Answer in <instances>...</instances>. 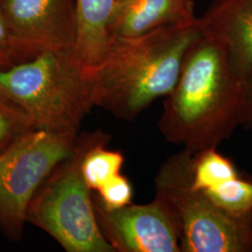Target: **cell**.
Listing matches in <instances>:
<instances>
[{"mask_svg":"<svg viewBox=\"0 0 252 252\" xmlns=\"http://www.w3.org/2000/svg\"><path fill=\"white\" fill-rule=\"evenodd\" d=\"M201 36L195 18L142 36L111 39L105 60L92 73L94 107L133 122L171 93L185 54Z\"/></svg>","mask_w":252,"mask_h":252,"instance_id":"cell-2","label":"cell"},{"mask_svg":"<svg viewBox=\"0 0 252 252\" xmlns=\"http://www.w3.org/2000/svg\"><path fill=\"white\" fill-rule=\"evenodd\" d=\"M196 18L191 0H119L108 22L110 40L132 38Z\"/></svg>","mask_w":252,"mask_h":252,"instance_id":"cell-10","label":"cell"},{"mask_svg":"<svg viewBox=\"0 0 252 252\" xmlns=\"http://www.w3.org/2000/svg\"><path fill=\"white\" fill-rule=\"evenodd\" d=\"M101 207L113 210L132 204L133 187L131 181L121 173L107 181L93 194Z\"/></svg>","mask_w":252,"mask_h":252,"instance_id":"cell-16","label":"cell"},{"mask_svg":"<svg viewBox=\"0 0 252 252\" xmlns=\"http://www.w3.org/2000/svg\"><path fill=\"white\" fill-rule=\"evenodd\" d=\"M17 63V56L3 9V1L0 0V70L7 69Z\"/></svg>","mask_w":252,"mask_h":252,"instance_id":"cell-17","label":"cell"},{"mask_svg":"<svg viewBox=\"0 0 252 252\" xmlns=\"http://www.w3.org/2000/svg\"><path fill=\"white\" fill-rule=\"evenodd\" d=\"M245 85L223 48L202 36L184 56L180 76L164 97L159 130L191 154L217 149L241 126Z\"/></svg>","mask_w":252,"mask_h":252,"instance_id":"cell-1","label":"cell"},{"mask_svg":"<svg viewBox=\"0 0 252 252\" xmlns=\"http://www.w3.org/2000/svg\"><path fill=\"white\" fill-rule=\"evenodd\" d=\"M94 206L100 230L114 252H180L176 226L159 196L148 204L113 210L94 199Z\"/></svg>","mask_w":252,"mask_h":252,"instance_id":"cell-8","label":"cell"},{"mask_svg":"<svg viewBox=\"0 0 252 252\" xmlns=\"http://www.w3.org/2000/svg\"><path fill=\"white\" fill-rule=\"evenodd\" d=\"M102 131L78 135L74 152L59 162L36 189L27 222L50 234L67 252H115L100 230L93 190L82 177L83 154Z\"/></svg>","mask_w":252,"mask_h":252,"instance_id":"cell-4","label":"cell"},{"mask_svg":"<svg viewBox=\"0 0 252 252\" xmlns=\"http://www.w3.org/2000/svg\"><path fill=\"white\" fill-rule=\"evenodd\" d=\"M202 191L227 214L238 218L252 217V180L238 175Z\"/></svg>","mask_w":252,"mask_h":252,"instance_id":"cell-13","label":"cell"},{"mask_svg":"<svg viewBox=\"0 0 252 252\" xmlns=\"http://www.w3.org/2000/svg\"><path fill=\"white\" fill-rule=\"evenodd\" d=\"M116 0H76L77 36L74 52L82 64L94 72L109 50L108 22Z\"/></svg>","mask_w":252,"mask_h":252,"instance_id":"cell-11","label":"cell"},{"mask_svg":"<svg viewBox=\"0 0 252 252\" xmlns=\"http://www.w3.org/2000/svg\"><path fill=\"white\" fill-rule=\"evenodd\" d=\"M241 126L246 129H252V79L245 85V98Z\"/></svg>","mask_w":252,"mask_h":252,"instance_id":"cell-18","label":"cell"},{"mask_svg":"<svg viewBox=\"0 0 252 252\" xmlns=\"http://www.w3.org/2000/svg\"><path fill=\"white\" fill-rule=\"evenodd\" d=\"M0 94L21 108L36 129L79 135L94 107L92 73L74 49L39 54L0 70Z\"/></svg>","mask_w":252,"mask_h":252,"instance_id":"cell-3","label":"cell"},{"mask_svg":"<svg viewBox=\"0 0 252 252\" xmlns=\"http://www.w3.org/2000/svg\"><path fill=\"white\" fill-rule=\"evenodd\" d=\"M117 1H119V0H116V2H117Z\"/></svg>","mask_w":252,"mask_h":252,"instance_id":"cell-19","label":"cell"},{"mask_svg":"<svg viewBox=\"0 0 252 252\" xmlns=\"http://www.w3.org/2000/svg\"><path fill=\"white\" fill-rule=\"evenodd\" d=\"M240 175L230 158L217 149H208L192 154L191 186L194 189L205 190L224 180Z\"/></svg>","mask_w":252,"mask_h":252,"instance_id":"cell-14","label":"cell"},{"mask_svg":"<svg viewBox=\"0 0 252 252\" xmlns=\"http://www.w3.org/2000/svg\"><path fill=\"white\" fill-rule=\"evenodd\" d=\"M18 63L74 48L76 0H2Z\"/></svg>","mask_w":252,"mask_h":252,"instance_id":"cell-7","label":"cell"},{"mask_svg":"<svg viewBox=\"0 0 252 252\" xmlns=\"http://www.w3.org/2000/svg\"><path fill=\"white\" fill-rule=\"evenodd\" d=\"M109 135L103 133L88 148L82 156L81 170L86 184L96 191L107 181L121 173L125 163V155L120 151L107 148Z\"/></svg>","mask_w":252,"mask_h":252,"instance_id":"cell-12","label":"cell"},{"mask_svg":"<svg viewBox=\"0 0 252 252\" xmlns=\"http://www.w3.org/2000/svg\"><path fill=\"white\" fill-rule=\"evenodd\" d=\"M203 36L217 41L244 85L252 79V0H216L198 18Z\"/></svg>","mask_w":252,"mask_h":252,"instance_id":"cell-9","label":"cell"},{"mask_svg":"<svg viewBox=\"0 0 252 252\" xmlns=\"http://www.w3.org/2000/svg\"><path fill=\"white\" fill-rule=\"evenodd\" d=\"M34 129L30 118L0 94V153Z\"/></svg>","mask_w":252,"mask_h":252,"instance_id":"cell-15","label":"cell"},{"mask_svg":"<svg viewBox=\"0 0 252 252\" xmlns=\"http://www.w3.org/2000/svg\"><path fill=\"white\" fill-rule=\"evenodd\" d=\"M79 135L34 129L0 153V228L19 241L27 207L54 167L74 152Z\"/></svg>","mask_w":252,"mask_h":252,"instance_id":"cell-6","label":"cell"},{"mask_svg":"<svg viewBox=\"0 0 252 252\" xmlns=\"http://www.w3.org/2000/svg\"><path fill=\"white\" fill-rule=\"evenodd\" d=\"M192 154L182 150L157 172L155 195L176 226L180 252H252V217L229 215L191 186Z\"/></svg>","mask_w":252,"mask_h":252,"instance_id":"cell-5","label":"cell"}]
</instances>
